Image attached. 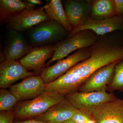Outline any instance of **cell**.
Wrapping results in <instances>:
<instances>
[{
    "instance_id": "2",
    "label": "cell",
    "mask_w": 123,
    "mask_h": 123,
    "mask_svg": "<svg viewBox=\"0 0 123 123\" xmlns=\"http://www.w3.org/2000/svg\"><path fill=\"white\" fill-rule=\"evenodd\" d=\"M65 96L57 92H45L31 100L18 104L13 112L18 119L31 118L43 114L52 106L65 98Z\"/></svg>"
},
{
    "instance_id": "17",
    "label": "cell",
    "mask_w": 123,
    "mask_h": 123,
    "mask_svg": "<svg viewBox=\"0 0 123 123\" xmlns=\"http://www.w3.org/2000/svg\"><path fill=\"white\" fill-rule=\"evenodd\" d=\"M78 110L65 98L35 119L48 123H62L71 119Z\"/></svg>"
},
{
    "instance_id": "19",
    "label": "cell",
    "mask_w": 123,
    "mask_h": 123,
    "mask_svg": "<svg viewBox=\"0 0 123 123\" xmlns=\"http://www.w3.org/2000/svg\"><path fill=\"white\" fill-rule=\"evenodd\" d=\"M44 11L50 20L61 24L68 32L73 29L69 24L62 1L60 0H51L43 6Z\"/></svg>"
},
{
    "instance_id": "16",
    "label": "cell",
    "mask_w": 123,
    "mask_h": 123,
    "mask_svg": "<svg viewBox=\"0 0 123 123\" xmlns=\"http://www.w3.org/2000/svg\"><path fill=\"white\" fill-rule=\"evenodd\" d=\"M87 79L68 72L54 81L46 84L45 92H57L65 96L79 91Z\"/></svg>"
},
{
    "instance_id": "24",
    "label": "cell",
    "mask_w": 123,
    "mask_h": 123,
    "mask_svg": "<svg viewBox=\"0 0 123 123\" xmlns=\"http://www.w3.org/2000/svg\"><path fill=\"white\" fill-rule=\"evenodd\" d=\"M14 116L11 111L0 112V123H13Z\"/></svg>"
},
{
    "instance_id": "14",
    "label": "cell",
    "mask_w": 123,
    "mask_h": 123,
    "mask_svg": "<svg viewBox=\"0 0 123 123\" xmlns=\"http://www.w3.org/2000/svg\"><path fill=\"white\" fill-rule=\"evenodd\" d=\"M63 2L67 18L73 29L90 17V2L82 0H66Z\"/></svg>"
},
{
    "instance_id": "20",
    "label": "cell",
    "mask_w": 123,
    "mask_h": 123,
    "mask_svg": "<svg viewBox=\"0 0 123 123\" xmlns=\"http://www.w3.org/2000/svg\"><path fill=\"white\" fill-rule=\"evenodd\" d=\"M90 3V18L93 19L102 20L117 15L114 0H95Z\"/></svg>"
},
{
    "instance_id": "27",
    "label": "cell",
    "mask_w": 123,
    "mask_h": 123,
    "mask_svg": "<svg viewBox=\"0 0 123 123\" xmlns=\"http://www.w3.org/2000/svg\"><path fill=\"white\" fill-rule=\"evenodd\" d=\"M26 1L34 6L36 5H40L43 4V1L40 0H27Z\"/></svg>"
},
{
    "instance_id": "15",
    "label": "cell",
    "mask_w": 123,
    "mask_h": 123,
    "mask_svg": "<svg viewBox=\"0 0 123 123\" xmlns=\"http://www.w3.org/2000/svg\"><path fill=\"white\" fill-rule=\"evenodd\" d=\"M3 51L6 60L15 61L24 57L31 48L24 37L18 31L11 30Z\"/></svg>"
},
{
    "instance_id": "13",
    "label": "cell",
    "mask_w": 123,
    "mask_h": 123,
    "mask_svg": "<svg viewBox=\"0 0 123 123\" xmlns=\"http://www.w3.org/2000/svg\"><path fill=\"white\" fill-rule=\"evenodd\" d=\"M96 123H123V99L102 104L93 113Z\"/></svg>"
},
{
    "instance_id": "18",
    "label": "cell",
    "mask_w": 123,
    "mask_h": 123,
    "mask_svg": "<svg viewBox=\"0 0 123 123\" xmlns=\"http://www.w3.org/2000/svg\"><path fill=\"white\" fill-rule=\"evenodd\" d=\"M35 6L25 1L20 0H0L1 23H8L9 20L15 15L28 9L35 8Z\"/></svg>"
},
{
    "instance_id": "23",
    "label": "cell",
    "mask_w": 123,
    "mask_h": 123,
    "mask_svg": "<svg viewBox=\"0 0 123 123\" xmlns=\"http://www.w3.org/2000/svg\"><path fill=\"white\" fill-rule=\"evenodd\" d=\"M71 119L76 123H96L93 114L78 110Z\"/></svg>"
},
{
    "instance_id": "1",
    "label": "cell",
    "mask_w": 123,
    "mask_h": 123,
    "mask_svg": "<svg viewBox=\"0 0 123 123\" xmlns=\"http://www.w3.org/2000/svg\"><path fill=\"white\" fill-rule=\"evenodd\" d=\"M88 49L90 57L77 64L68 72L88 78L98 69L123 59V48L117 47L111 43L99 40Z\"/></svg>"
},
{
    "instance_id": "6",
    "label": "cell",
    "mask_w": 123,
    "mask_h": 123,
    "mask_svg": "<svg viewBox=\"0 0 123 123\" xmlns=\"http://www.w3.org/2000/svg\"><path fill=\"white\" fill-rule=\"evenodd\" d=\"M90 56L88 48L79 49L64 59L44 69L41 74L45 84L54 81L66 73L77 64L86 60Z\"/></svg>"
},
{
    "instance_id": "7",
    "label": "cell",
    "mask_w": 123,
    "mask_h": 123,
    "mask_svg": "<svg viewBox=\"0 0 123 123\" xmlns=\"http://www.w3.org/2000/svg\"><path fill=\"white\" fill-rule=\"evenodd\" d=\"M123 29V17L122 16L116 15L101 20H95L90 17L73 29L68 38L82 31L91 30L97 35H101Z\"/></svg>"
},
{
    "instance_id": "10",
    "label": "cell",
    "mask_w": 123,
    "mask_h": 123,
    "mask_svg": "<svg viewBox=\"0 0 123 123\" xmlns=\"http://www.w3.org/2000/svg\"><path fill=\"white\" fill-rule=\"evenodd\" d=\"M119 61L108 64L95 71L86 80L78 91L89 92L107 91L108 86L114 75L115 66Z\"/></svg>"
},
{
    "instance_id": "8",
    "label": "cell",
    "mask_w": 123,
    "mask_h": 123,
    "mask_svg": "<svg viewBox=\"0 0 123 123\" xmlns=\"http://www.w3.org/2000/svg\"><path fill=\"white\" fill-rule=\"evenodd\" d=\"M46 84L41 76H33L24 78L11 86L10 91L18 101L33 99L45 92Z\"/></svg>"
},
{
    "instance_id": "12",
    "label": "cell",
    "mask_w": 123,
    "mask_h": 123,
    "mask_svg": "<svg viewBox=\"0 0 123 123\" xmlns=\"http://www.w3.org/2000/svg\"><path fill=\"white\" fill-rule=\"evenodd\" d=\"M55 50V44L34 47L20 62L27 70L39 71L43 68L47 60L53 57Z\"/></svg>"
},
{
    "instance_id": "21",
    "label": "cell",
    "mask_w": 123,
    "mask_h": 123,
    "mask_svg": "<svg viewBox=\"0 0 123 123\" xmlns=\"http://www.w3.org/2000/svg\"><path fill=\"white\" fill-rule=\"evenodd\" d=\"M107 90L111 92L115 91L123 92V59L120 60L115 66L114 75L108 86Z\"/></svg>"
},
{
    "instance_id": "9",
    "label": "cell",
    "mask_w": 123,
    "mask_h": 123,
    "mask_svg": "<svg viewBox=\"0 0 123 123\" xmlns=\"http://www.w3.org/2000/svg\"><path fill=\"white\" fill-rule=\"evenodd\" d=\"M50 18L43 7L35 9H28L11 18L8 22L11 30L18 31L26 30Z\"/></svg>"
},
{
    "instance_id": "25",
    "label": "cell",
    "mask_w": 123,
    "mask_h": 123,
    "mask_svg": "<svg viewBox=\"0 0 123 123\" xmlns=\"http://www.w3.org/2000/svg\"><path fill=\"white\" fill-rule=\"evenodd\" d=\"M117 15L121 16L123 14V0H114Z\"/></svg>"
},
{
    "instance_id": "5",
    "label": "cell",
    "mask_w": 123,
    "mask_h": 123,
    "mask_svg": "<svg viewBox=\"0 0 123 123\" xmlns=\"http://www.w3.org/2000/svg\"><path fill=\"white\" fill-rule=\"evenodd\" d=\"M65 98L77 110L93 114L102 104L117 99L112 92L106 91L84 92L77 91L65 96Z\"/></svg>"
},
{
    "instance_id": "26",
    "label": "cell",
    "mask_w": 123,
    "mask_h": 123,
    "mask_svg": "<svg viewBox=\"0 0 123 123\" xmlns=\"http://www.w3.org/2000/svg\"><path fill=\"white\" fill-rule=\"evenodd\" d=\"M13 123H48L36 119H31L23 121L14 120Z\"/></svg>"
},
{
    "instance_id": "22",
    "label": "cell",
    "mask_w": 123,
    "mask_h": 123,
    "mask_svg": "<svg viewBox=\"0 0 123 123\" xmlns=\"http://www.w3.org/2000/svg\"><path fill=\"white\" fill-rule=\"evenodd\" d=\"M18 100L15 95L5 89L0 90V111H11L17 104Z\"/></svg>"
},
{
    "instance_id": "3",
    "label": "cell",
    "mask_w": 123,
    "mask_h": 123,
    "mask_svg": "<svg viewBox=\"0 0 123 123\" xmlns=\"http://www.w3.org/2000/svg\"><path fill=\"white\" fill-rule=\"evenodd\" d=\"M92 31L86 30L75 33L67 39L55 43V50L53 57L47 63L48 67L53 62L62 59L70 53L82 49L89 48L98 41Z\"/></svg>"
},
{
    "instance_id": "11",
    "label": "cell",
    "mask_w": 123,
    "mask_h": 123,
    "mask_svg": "<svg viewBox=\"0 0 123 123\" xmlns=\"http://www.w3.org/2000/svg\"><path fill=\"white\" fill-rule=\"evenodd\" d=\"M17 61L5 60L0 65V87L6 89L21 79L34 76Z\"/></svg>"
},
{
    "instance_id": "28",
    "label": "cell",
    "mask_w": 123,
    "mask_h": 123,
    "mask_svg": "<svg viewBox=\"0 0 123 123\" xmlns=\"http://www.w3.org/2000/svg\"><path fill=\"white\" fill-rule=\"evenodd\" d=\"M75 123V122H74V121H73L72 120L70 119L69 120H67V121H65V122H63V123Z\"/></svg>"
},
{
    "instance_id": "4",
    "label": "cell",
    "mask_w": 123,
    "mask_h": 123,
    "mask_svg": "<svg viewBox=\"0 0 123 123\" xmlns=\"http://www.w3.org/2000/svg\"><path fill=\"white\" fill-rule=\"evenodd\" d=\"M62 25L53 20H49L33 27L30 33L31 43L34 47L52 44L64 40L69 35Z\"/></svg>"
}]
</instances>
